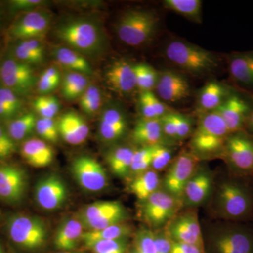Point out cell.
Instances as JSON below:
<instances>
[{
  "mask_svg": "<svg viewBox=\"0 0 253 253\" xmlns=\"http://www.w3.org/2000/svg\"><path fill=\"white\" fill-rule=\"evenodd\" d=\"M42 74H44L46 77L49 78L56 85H59L60 83V74L56 68L53 67L46 68V70H44Z\"/></svg>",
  "mask_w": 253,
  "mask_h": 253,
  "instance_id": "56",
  "label": "cell"
},
{
  "mask_svg": "<svg viewBox=\"0 0 253 253\" xmlns=\"http://www.w3.org/2000/svg\"><path fill=\"white\" fill-rule=\"evenodd\" d=\"M88 86V80L81 73L71 72L65 75L63 80L62 93L68 100H73L83 95Z\"/></svg>",
  "mask_w": 253,
  "mask_h": 253,
  "instance_id": "35",
  "label": "cell"
},
{
  "mask_svg": "<svg viewBox=\"0 0 253 253\" xmlns=\"http://www.w3.org/2000/svg\"><path fill=\"white\" fill-rule=\"evenodd\" d=\"M38 204L46 211L62 207L68 197V189L64 181L56 174H49L38 181L35 189Z\"/></svg>",
  "mask_w": 253,
  "mask_h": 253,
  "instance_id": "14",
  "label": "cell"
},
{
  "mask_svg": "<svg viewBox=\"0 0 253 253\" xmlns=\"http://www.w3.org/2000/svg\"><path fill=\"white\" fill-rule=\"evenodd\" d=\"M247 129L250 135L253 136V111H251L246 119V123H245V129Z\"/></svg>",
  "mask_w": 253,
  "mask_h": 253,
  "instance_id": "58",
  "label": "cell"
},
{
  "mask_svg": "<svg viewBox=\"0 0 253 253\" xmlns=\"http://www.w3.org/2000/svg\"><path fill=\"white\" fill-rule=\"evenodd\" d=\"M57 86L49 78L46 77L44 74L41 75L39 81H38V91L41 94L49 93L56 89Z\"/></svg>",
  "mask_w": 253,
  "mask_h": 253,
  "instance_id": "54",
  "label": "cell"
},
{
  "mask_svg": "<svg viewBox=\"0 0 253 253\" xmlns=\"http://www.w3.org/2000/svg\"><path fill=\"white\" fill-rule=\"evenodd\" d=\"M211 208L219 220H253V177L227 172L215 181L210 198Z\"/></svg>",
  "mask_w": 253,
  "mask_h": 253,
  "instance_id": "1",
  "label": "cell"
},
{
  "mask_svg": "<svg viewBox=\"0 0 253 253\" xmlns=\"http://www.w3.org/2000/svg\"><path fill=\"white\" fill-rule=\"evenodd\" d=\"M25 161L34 168H44L54 159L52 148L41 139H33L26 141L21 149Z\"/></svg>",
  "mask_w": 253,
  "mask_h": 253,
  "instance_id": "26",
  "label": "cell"
},
{
  "mask_svg": "<svg viewBox=\"0 0 253 253\" xmlns=\"http://www.w3.org/2000/svg\"><path fill=\"white\" fill-rule=\"evenodd\" d=\"M84 226L80 219H68L58 228L54 237V246L63 252L74 251L81 241Z\"/></svg>",
  "mask_w": 253,
  "mask_h": 253,
  "instance_id": "25",
  "label": "cell"
},
{
  "mask_svg": "<svg viewBox=\"0 0 253 253\" xmlns=\"http://www.w3.org/2000/svg\"><path fill=\"white\" fill-rule=\"evenodd\" d=\"M0 253H4V251H3L2 248L0 246Z\"/></svg>",
  "mask_w": 253,
  "mask_h": 253,
  "instance_id": "61",
  "label": "cell"
},
{
  "mask_svg": "<svg viewBox=\"0 0 253 253\" xmlns=\"http://www.w3.org/2000/svg\"><path fill=\"white\" fill-rule=\"evenodd\" d=\"M170 253H205L204 248L173 241Z\"/></svg>",
  "mask_w": 253,
  "mask_h": 253,
  "instance_id": "50",
  "label": "cell"
},
{
  "mask_svg": "<svg viewBox=\"0 0 253 253\" xmlns=\"http://www.w3.org/2000/svg\"></svg>",
  "mask_w": 253,
  "mask_h": 253,
  "instance_id": "63",
  "label": "cell"
},
{
  "mask_svg": "<svg viewBox=\"0 0 253 253\" xmlns=\"http://www.w3.org/2000/svg\"><path fill=\"white\" fill-rule=\"evenodd\" d=\"M153 147L154 146H142L140 149L134 151L130 174L132 173L136 176L151 169Z\"/></svg>",
  "mask_w": 253,
  "mask_h": 253,
  "instance_id": "40",
  "label": "cell"
},
{
  "mask_svg": "<svg viewBox=\"0 0 253 253\" xmlns=\"http://www.w3.org/2000/svg\"><path fill=\"white\" fill-rule=\"evenodd\" d=\"M44 99L51 112L54 116H56L60 110V104L58 99L52 96H44Z\"/></svg>",
  "mask_w": 253,
  "mask_h": 253,
  "instance_id": "55",
  "label": "cell"
},
{
  "mask_svg": "<svg viewBox=\"0 0 253 253\" xmlns=\"http://www.w3.org/2000/svg\"><path fill=\"white\" fill-rule=\"evenodd\" d=\"M59 253H82L81 252H75V251H70V252H61Z\"/></svg>",
  "mask_w": 253,
  "mask_h": 253,
  "instance_id": "60",
  "label": "cell"
},
{
  "mask_svg": "<svg viewBox=\"0 0 253 253\" xmlns=\"http://www.w3.org/2000/svg\"><path fill=\"white\" fill-rule=\"evenodd\" d=\"M15 54L16 57L21 61V62L27 63H40L43 61L41 58L38 57L36 54L25 49L21 44H19L15 50Z\"/></svg>",
  "mask_w": 253,
  "mask_h": 253,
  "instance_id": "49",
  "label": "cell"
},
{
  "mask_svg": "<svg viewBox=\"0 0 253 253\" xmlns=\"http://www.w3.org/2000/svg\"><path fill=\"white\" fill-rule=\"evenodd\" d=\"M173 153L164 144H158L153 147L152 160H151V169L156 172H160L168 168L172 163Z\"/></svg>",
  "mask_w": 253,
  "mask_h": 253,
  "instance_id": "41",
  "label": "cell"
},
{
  "mask_svg": "<svg viewBox=\"0 0 253 253\" xmlns=\"http://www.w3.org/2000/svg\"><path fill=\"white\" fill-rule=\"evenodd\" d=\"M136 88L141 91H152L157 84L159 73L152 66L144 63L134 65Z\"/></svg>",
  "mask_w": 253,
  "mask_h": 253,
  "instance_id": "36",
  "label": "cell"
},
{
  "mask_svg": "<svg viewBox=\"0 0 253 253\" xmlns=\"http://www.w3.org/2000/svg\"><path fill=\"white\" fill-rule=\"evenodd\" d=\"M229 69L231 78L238 84L253 90V51L231 54Z\"/></svg>",
  "mask_w": 253,
  "mask_h": 253,
  "instance_id": "22",
  "label": "cell"
},
{
  "mask_svg": "<svg viewBox=\"0 0 253 253\" xmlns=\"http://www.w3.org/2000/svg\"><path fill=\"white\" fill-rule=\"evenodd\" d=\"M139 104L141 116L146 119H160L169 112L166 104L152 91H141Z\"/></svg>",
  "mask_w": 253,
  "mask_h": 253,
  "instance_id": "32",
  "label": "cell"
},
{
  "mask_svg": "<svg viewBox=\"0 0 253 253\" xmlns=\"http://www.w3.org/2000/svg\"><path fill=\"white\" fill-rule=\"evenodd\" d=\"M126 253H139L138 252L137 250L136 249V248L134 247V246L130 248V249H128L127 251H126Z\"/></svg>",
  "mask_w": 253,
  "mask_h": 253,
  "instance_id": "59",
  "label": "cell"
},
{
  "mask_svg": "<svg viewBox=\"0 0 253 253\" xmlns=\"http://www.w3.org/2000/svg\"><path fill=\"white\" fill-rule=\"evenodd\" d=\"M124 210H126L124 206L118 201H99L83 208L80 212L78 219L84 223Z\"/></svg>",
  "mask_w": 253,
  "mask_h": 253,
  "instance_id": "33",
  "label": "cell"
},
{
  "mask_svg": "<svg viewBox=\"0 0 253 253\" xmlns=\"http://www.w3.org/2000/svg\"><path fill=\"white\" fill-rule=\"evenodd\" d=\"M252 99H253V95H252Z\"/></svg>",
  "mask_w": 253,
  "mask_h": 253,
  "instance_id": "62",
  "label": "cell"
},
{
  "mask_svg": "<svg viewBox=\"0 0 253 253\" xmlns=\"http://www.w3.org/2000/svg\"><path fill=\"white\" fill-rule=\"evenodd\" d=\"M214 184V176L209 168L199 166L183 191L182 206L192 209L206 204L212 195Z\"/></svg>",
  "mask_w": 253,
  "mask_h": 253,
  "instance_id": "13",
  "label": "cell"
},
{
  "mask_svg": "<svg viewBox=\"0 0 253 253\" xmlns=\"http://www.w3.org/2000/svg\"><path fill=\"white\" fill-rule=\"evenodd\" d=\"M127 122L124 113L118 108L111 107L102 113L99 124V133L106 141H115L126 134Z\"/></svg>",
  "mask_w": 253,
  "mask_h": 253,
  "instance_id": "23",
  "label": "cell"
},
{
  "mask_svg": "<svg viewBox=\"0 0 253 253\" xmlns=\"http://www.w3.org/2000/svg\"><path fill=\"white\" fill-rule=\"evenodd\" d=\"M131 138L136 144L142 146L163 144V139H166L160 119H146L143 118L136 123L131 132Z\"/></svg>",
  "mask_w": 253,
  "mask_h": 253,
  "instance_id": "24",
  "label": "cell"
},
{
  "mask_svg": "<svg viewBox=\"0 0 253 253\" xmlns=\"http://www.w3.org/2000/svg\"><path fill=\"white\" fill-rule=\"evenodd\" d=\"M71 169L78 184L86 191H102L109 184L104 168L94 158L80 156L73 161Z\"/></svg>",
  "mask_w": 253,
  "mask_h": 253,
  "instance_id": "12",
  "label": "cell"
},
{
  "mask_svg": "<svg viewBox=\"0 0 253 253\" xmlns=\"http://www.w3.org/2000/svg\"><path fill=\"white\" fill-rule=\"evenodd\" d=\"M154 231V242L157 253H170L172 246V240L168 235L165 228L156 229Z\"/></svg>",
  "mask_w": 253,
  "mask_h": 253,
  "instance_id": "45",
  "label": "cell"
},
{
  "mask_svg": "<svg viewBox=\"0 0 253 253\" xmlns=\"http://www.w3.org/2000/svg\"><path fill=\"white\" fill-rule=\"evenodd\" d=\"M134 151L129 147L120 146L108 154V164L115 175L125 178L130 174Z\"/></svg>",
  "mask_w": 253,
  "mask_h": 253,
  "instance_id": "31",
  "label": "cell"
},
{
  "mask_svg": "<svg viewBox=\"0 0 253 253\" xmlns=\"http://www.w3.org/2000/svg\"><path fill=\"white\" fill-rule=\"evenodd\" d=\"M199 161L193 152L184 151L178 155L169 165L161 182L163 190L181 201L186 184L199 167Z\"/></svg>",
  "mask_w": 253,
  "mask_h": 253,
  "instance_id": "10",
  "label": "cell"
},
{
  "mask_svg": "<svg viewBox=\"0 0 253 253\" xmlns=\"http://www.w3.org/2000/svg\"><path fill=\"white\" fill-rule=\"evenodd\" d=\"M134 246L139 253H157L155 246L154 231L142 228L134 237Z\"/></svg>",
  "mask_w": 253,
  "mask_h": 253,
  "instance_id": "42",
  "label": "cell"
},
{
  "mask_svg": "<svg viewBox=\"0 0 253 253\" xmlns=\"http://www.w3.org/2000/svg\"><path fill=\"white\" fill-rule=\"evenodd\" d=\"M41 0H14L11 1L13 9L16 10L30 9L43 4Z\"/></svg>",
  "mask_w": 253,
  "mask_h": 253,
  "instance_id": "53",
  "label": "cell"
},
{
  "mask_svg": "<svg viewBox=\"0 0 253 253\" xmlns=\"http://www.w3.org/2000/svg\"><path fill=\"white\" fill-rule=\"evenodd\" d=\"M131 234V226L123 222L100 230L85 231L82 236L81 241L87 246L96 241L129 239Z\"/></svg>",
  "mask_w": 253,
  "mask_h": 253,
  "instance_id": "30",
  "label": "cell"
},
{
  "mask_svg": "<svg viewBox=\"0 0 253 253\" xmlns=\"http://www.w3.org/2000/svg\"><path fill=\"white\" fill-rule=\"evenodd\" d=\"M20 44L25 49H28V51H31L32 53L36 54L38 57L44 60V47H43L42 44H41L39 40H26V41H22V42Z\"/></svg>",
  "mask_w": 253,
  "mask_h": 253,
  "instance_id": "51",
  "label": "cell"
},
{
  "mask_svg": "<svg viewBox=\"0 0 253 253\" xmlns=\"http://www.w3.org/2000/svg\"><path fill=\"white\" fill-rule=\"evenodd\" d=\"M60 41L75 51L95 52L101 47L102 37L97 25L90 21L76 19L60 25L56 30Z\"/></svg>",
  "mask_w": 253,
  "mask_h": 253,
  "instance_id": "6",
  "label": "cell"
},
{
  "mask_svg": "<svg viewBox=\"0 0 253 253\" xmlns=\"http://www.w3.org/2000/svg\"><path fill=\"white\" fill-rule=\"evenodd\" d=\"M28 176L22 168L0 165V198L9 204L21 202L26 194Z\"/></svg>",
  "mask_w": 253,
  "mask_h": 253,
  "instance_id": "15",
  "label": "cell"
},
{
  "mask_svg": "<svg viewBox=\"0 0 253 253\" xmlns=\"http://www.w3.org/2000/svg\"><path fill=\"white\" fill-rule=\"evenodd\" d=\"M1 78L8 89L14 92H28L36 83L34 71L31 66L14 60H7L3 63Z\"/></svg>",
  "mask_w": 253,
  "mask_h": 253,
  "instance_id": "16",
  "label": "cell"
},
{
  "mask_svg": "<svg viewBox=\"0 0 253 253\" xmlns=\"http://www.w3.org/2000/svg\"><path fill=\"white\" fill-rule=\"evenodd\" d=\"M102 101L101 91L95 85L88 86L81 96L82 109L87 114H94L99 111Z\"/></svg>",
  "mask_w": 253,
  "mask_h": 253,
  "instance_id": "39",
  "label": "cell"
},
{
  "mask_svg": "<svg viewBox=\"0 0 253 253\" xmlns=\"http://www.w3.org/2000/svg\"><path fill=\"white\" fill-rule=\"evenodd\" d=\"M222 156L229 172L237 175L253 176V136L246 131L228 136Z\"/></svg>",
  "mask_w": 253,
  "mask_h": 253,
  "instance_id": "8",
  "label": "cell"
},
{
  "mask_svg": "<svg viewBox=\"0 0 253 253\" xmlns=\"http://www.w3.org/2000/svg\"><path fill=\"white\" fill-rule=\"evenodd\" d=\"M0 100L14 109L16 112L21 106V102L16 95L8 88L0 89Z\"/></svg>",
  "mask_w": 253,
  "mask_h": 253,
  "instance_id": "48",
  "label": "cell"
},
{
  "mask_svg": "<svg viewBox=\"0 0 253 253\" xmlns=\"http://www.w3.org/2000/svg\"><path fill=\"white\" fill-rule=\"evenodd\" d=\"M54 55L58 63L73 72L81 73L84 76L92 73L89 63L75 50L61 46L54 49Z\"/></svg>",
  "mask_w": 253,
  "mask_h": 253,
  "instance_id": "29",
  "label": "cell"
},
{
  "mask_svg": "<svg viewBox=\"0 0 253 253\" xmlns=\"http://www.w3.org/2000/svg\"><path fill=\"white\" fill-rule=\"evenodd\" d=\"M225 86L216 81L208 83L201 89L198 98V111L201 114L216 111L229 96Z\"/></svg>",
  "mask_w": 253,
  "mask_h": 253,
  "instance_id": "27",
  "label": "cell"
},
{
  "mask_svg": "<svg viewBox=\"0 0 253 253\" xmlns=\"http://www.w3.org/2000/svg\"><path fill=\"white\" fill-rule=\"evenodd\" d=\"M163 4L167 9L196 22L201 20V0H166Z\"/></svg>",
  "mask_w": 253,
  "mask_h": 253,
  "instance_id": "34",
  "label": "cell"
},
{
  "mask_svg": "<svg viewBox=\"0 0 253 253\" xmlns=\"http://www.w3.org/2000/svg\"><path fill=\"white\" fill-rule=\"evenodd\" d=\"M158 18L152 11L129 10L118 20L116 32L125 44L138 46L146 44L154 36Z\"/></svg>",
  "mask_w": 253,
  "mask_h": 253,
  "instance_id": "5",
  "label": "cell"
},
{
  "mask_svg": "<svg viewBox=\"0 0 253 253\" xmlns=\"http://www.w3.org/2000/svg\"><path fill=\"white\" fill-rule=\"evenodd\" d=\"M160 121L165 138L170 140L177 141L175 124L173 120L172 112L169 111V113H166L163 117L160 118Z\"/></svg>",
  "mask_w": 253,
  "mask_h": 253,
  "instance_id": "47",
  "label": "cell"
},
{
  "mask_svg": "<svg viewBox=\"0 0 253 253\" xmlns=\"http://www.w3.org/2000/svg\"><path fill=\"white\" fill-rule=\"evenodd\" d=\"M10 239L18 247L27 251L41 249L47 240L48 231L45 222L35 216L17 214L8 221Z\"/></svg>",
  "mask_w": 253,
  "mask_h": 253,
  "instance_id": "7",
  "label": "cell"
},
{
  "mask_svg": "<svg viewBox=\"0 0 253 253\" xmlns=\"http://www.w3.org/2000/svg\"><path fill=\"white\" fill-rule=\"evenodd\" d=\"M164 228L174 242L204 248L202 228L197 212L191 208L185 212L177 213Z\"/></svg>",
  "mask_w": 253,
  "mask_h": 253,
  "instance_id": "11",
  "label": "cell"
},
{
  "mask_svg": "<svg viewBox=\"0 0 253 253\" xmlns=\"http://www.w3.org/2000/svg\"><path fill=\"white\" fill-rule=\"evenodd\" d=\"M142 214L151 227L163 229L179 213L182 206L180 199L160 189L142 201Z\"/></svg>",
  "mask_w": 253,
  "mask_h": 253,
  "instance_id": "9",
  "label": "cell"
},
{
  "mask_svg": "<svg viewBox=\"0 0 253 253\" xmlns=\"http://www.w3.org/2000/svg\"><path fill=\"white\" fill-rule=\"evenodd\" d=\"M16 147L14 140L0 126V158H6L14 152Z\"/></svg>",
  "mask_w": 253,
  "mask_h": 253,
  "instance_id": "46",
  "label": "cell"
},
{
  "mask_svg": "<svg viewBox=\"0 0 253 253\" xmlns=\"http://www.w3.org/2000/svg\"><path fill=\"white\" fill-rule=\"evenodd\" d=\"M49 14L44 11H32L13 26L11 34L16 39H37L44 36L50 26Z\"/></svg>",
  "mask_w": 253,
  "mask_h": 253,
  "instance_id": "20",
  "label": "cell"
},
{
  "mask_svg": "<svg viewBox=\"0 0 253 253\" xmlns=\"http://www.w3.org/2000/svg\"><path fill=\"white\" fill-rule=\"evenodd\" d=\"M216 111L224 120L230 133H234L244 130L246 119L252 111L241 96L231 94Z\"/></svg>",
  "mask_w": 253,
  "mask_h": 253,
  "instance_id": "18",
  "label": "cell"
},
{
  "mask_svg": "<svg viewBox=\"0 0 253 253\" xmlns=\"http://www.w3.org/2000/svg\"><path fill=\"white\" fill-rule=\"evenodd\" d=\"M166 56L175 66L195 75L211 72L218 65L212 53L187 42H170L166 46Z\"/></svg>",
  "mask_w": 253,
  "mask_h": 253,
  "instance_id": "4",
  "label": "cell"
},
{
  "mask_svg": "<svg viewBox=\"0 0 253 253\" xmlns=\"http://www.w3.org/2000/svg\"><path fill=\"white\" fill-rule=\"evenodd\" d=\"M155 89L161 100L169 103L186 99L190 93L187 80L182 75L168 70L159 73Z\"/></svg>",
  "mask_w": 253,
  "mask_h": 253,
  "instance_id": "17",
  "label": "cell"
},
{
  "mask_svg": "<svg viewBox=\"0 0 253 253\" xmlns=\"http://www.w3.org/2000/svg\"><path fill=\"white\" fill-rule=\"evenodd\" d=\"M57 127L63 140L69 144H81L89 135V128L85 121L73 111L65 113L60 117Z\"/></svg>",
  "mask_w": 253,
  "mask_h": 253,
  "instance_id": "21",
  "label": "cell"
},
{
  "mask_svg": "<svg viewBox=\"0 0 253 253\" xmlns=\"http://www.w3.org/2000/svg\"><path fill=\"white\" fill-rule=\"evenodd\" d=\"M16 111L9 106L0 100V116L2 117H10L14 115Z\"/></svg>",
  "mask_w": 253,
  "mask_h": 253,
  "instance_id": "57",
  "label": "cell"
},
{
  "mask_svg": "<svg viewBox=\"0 0 253 253\" xmlns=\"http://www.w3.org/2000/svg\"><path fill=\"white\" fill-rule=\"evenodd\" d=\"M92 253H126L129 249L128 239L99 241L86 246Z\"/></svg>",
  "mask_w": 253,
  "mask_h": 253,
  "instance_id": "38",
  "label": "cell"
},
{
  "mask_svg": "<svg viewBox=\"0 0 253 253\" xmlns=\"http://www.w3.org/2000/svg\"><path fill=\"white\" fill-rule=\"evenodd\" d=\"M33 106L37 112L40 113L42 118H53L54 117L46 104L44 96L37 98L33 103Z\"/></svg>",
  "mask_w": 253,
  "mask_h": 253,
  "instance_id": "52",
  "label": "cell"
},
{
  "mask_svg": "<svg viewBox=\"0 0 253 253\" xmlns=\"http://www.w3.org/2000/svg\"><path fill=\"white\" fill-rule=\"evenodd\" d=\"M107 84L113 91L123 95L131 94L136 88L134 65L126 60H118L106 73Z\"/></svg>",
  "mask_w": 253,
  "mask_h": 253,
  "instance_id": "19",
  "label": "cell"
},
{
  "mask_svg": "<svg viewBox=\"0 0 253 253\" xmlns=\"http://www.w3.org/2000/svg\"><path fill=\"white\" fill-rule=\"evenodd\" d=\"M172 114L175 124L177 141L184 140L191 134L192 128L191 121L189 118L181 113L172 112Z\"/></svg>",
  "mask_w": 253,
  "mask_h": 253,
  "instance_id": "44",
  "label": "cell"
},
{
  "mask_svg": "<svg viewBox=\"0 0 253 253\" xmlns=\"http://www.w3.org/2000/svg\"><path fill=\"white\" fill-rule=\"evenodd\" d=\"M225 122L217 111L201 114L191 137L193 153L199 156H222L224 145L230 134Z\"/></svg>",
  "mask_w": 253,
  "mask_h": 253,
  "instance_id": "3",
  "label": "cell"
},
{
  "mask_svg": "<svg viewBox=\"0 0 253 253\" xmlns=\"http://www.w3.org/2000/svg\"><path fill=\"white\" fill-rule=\"evenodd\" d=\"M36 130L44 141L49 142H56L59 138L57 125L53 118H41L37 120Z\"/></svg>",
  "mask_w": 253,
  "mask_h": 253,
  "instance_id": "43",
  "label": "cell"
},
{
  "mask_svg": "<svg viewBox=\"0 0 253 253\" xmlns=\"http://www.w3.org/2000/svg\"><path fill=\"white\" fill-rule=\"evenodd\" d=\"M37 119L31 113H26L10 123L9 134L15 141L22 140L36 129Z\"/></svg>",
  "mask_w": 253,
  "mask_h": 253,
  "instance_id": "37",
  "label": "cell"
},
{
  "mask_svg": "<svg viewBox=\"0 0 253 253\" xmlns=\"http://www.w3.org/2000/svg\"><path fill=\"white\" fill-rule=\"evenodd\" d=\"M202 232L205 253H253L251 222L219 220Z\"/></svg>",
  "mask_w": 253,
  "mask_h": 253,
  "instance_id": "2",
  "label": "cell"
},
{
  "mask_svg": "<svg viewBox=\"0 0 253 253\" xmlns=\"http://www.w3.org/2000/svg\"><path fill=\"white\" fill-rule=\"evenodd\" d=\"M161 180L159 173L152 169L135 176L130 184V190L141 202L161 189Z\"/></svg>",
  "mask_w": 253,
  "mask_h": 253,
  "instance_id": "28",
  "label": "cell"
}]
</instances>
